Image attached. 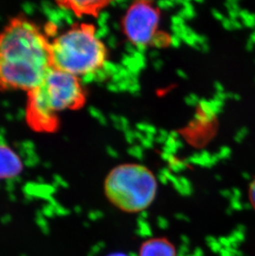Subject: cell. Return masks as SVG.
Returning a JSON list of instances; mask_svg holds the SVG:
<instances>
[{
  "label": "cell",
  "instance_id": "6da1fadb",
  "mask_svg": "<svg viewBox=\"0 0 255 256\" xmlns=\"http://www.w3.org/2000/svg\"><path fill=\"white\" fill-rule=\"evenodd\" d=\"M51 40L24 16L12 18L0 32V90L30 92L52 68Z\"/></svg>",
  "mask_w": 255,
  "mask_h": 256
},
{
  "label": "cell",
  "instance_id": "7a4b0ae2",
  "mask_svg": "<svg viewBox=\"0 0 255 256\" xmlns=\"http://www.w3.org/2000/svg\"><path fill=\"white\" fill-rule=\"evenodd\" d=\"M26 96L25 118L38 133H54L60 126V113L80 109L86 102L82 80L54 68Z\"/></svg>",
  "mask_w": 255,
  "mask_h": 256
},
{
  "label": "cell",
  "instance_id": "3957f363",
  "mask_svg": "<svg viewBox=\"0 0 255 256\" xmlns=\"http://www.w3.org/2000/svg\"><path fill=\"white\" fill-rule=\"evenodd\" d=\"M52 68L82 79L100 70L107 60V49L94 25H73L51 40Z\"/></svg>",
  "mask_w": 255,
  "mask_h": 256
},
{
  "label": "cell",
  "instance_id": "277c9868",
  "mask_svg": "<svg viewBox=\"0 0 255 256\" xmlns=\"http://www.w3.org/2000/svg\"><path fill=\"white\" fill-rule=\"evenodd\" d=\"M104 190L108 202L124 212L146 210L156 198L158 182L144 165L124 164L114 168L106 176Z\"/></svg>",
  "mask_w": 255,
  "mask_h": 256
},
{
  "label": "cell",
  "instance_id": "5b68a950",
  "mask_svg": "<svg viewBox=\"0 0 255 256\" xmlns=\"http://www.w3.org/2000/svg\"><path fill=\"white\" fill-rule=\"evenodd\" d=\"M160 20V11L152 2L138 1L124 15L122 29L131 44L144 48L156 41Z\"/></svg>",
  "mask_w": 255,
  "mask_h": 256
},
{
  "label": "cell",
  "instance_id": "8992f818",
  "mask_svg": "<svg viewBox=\"0 0 255 256\" xmlns=\"http://www.w3.org/2000/svg\"><path fill=\"white\" fill-rule=\"evenodd\" d=\"M24 170L22 158L6 142L0 141V181L14 178Z\"/></svg>",
  "mask_w": 255,
  "mask_h": 256
},
{
  "label": "cell",
  "instance_id": "52a82bcc",
  "mask_svg": "<svg viewBox=\"0 0 255 256\" xmlns=\"http://www.w3.org/2000/svg\"><path fill=\"white\" fill-rule=\"evenodd\" d=\"M58 7L73 12L77 17L97 16L108 4L107 1H58Z\"/></svg>",
  "mask_w": 255,
  "mask_h": 256
},
{
  "label": "cell",
  "instance_id": "ba28073f",
  "mask_svg": "<svg viewBox=\"0 0 255 256\" xmlns=\"http://www.w3.org/2000/svg\"><path fill=\"white\" fill-rule=\"evenodd\" d=\"M138 256H176L174 244L166 238H152L142 243Z\"/></svg>",
  "mask_w": 255,
  "mask_h": 256
},
{
  "label": "cell",
  "instance_id": "9c48e42d",
  "mask_svg": "<svg viewBox=\"0 0 255 256\" xmlns=\"http://www.w3.org/2000/svg\"><path fill=\"white\" fill-rule=\"evenodd\" d=\"M248 198L255 210V178L252 181L248 188Z\"/></svg>",
  "mask_w": 255,
  "mask_h": 256
},
{
  "label": "cell",
  "instance_id": "30bf717a",
  "mask_svg": "<svg viewBox=\"0 0 255 256\" xmlns=\"http://www.w3.org/2000/svg\"><path fill=\"white\" fill-rule=\"evenodd\" d=\"M108 256H128L126 254H122V253H116V254H112Z\"/></svg>",
  "mask_w": 255,
  "mask_h": 256
}]
</instances>
